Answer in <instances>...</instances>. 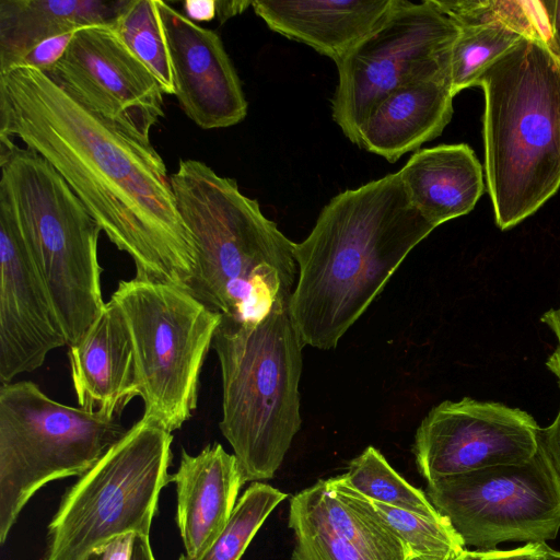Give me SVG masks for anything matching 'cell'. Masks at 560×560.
Instances as JSON below:
<instances>
[{
  "mask_svg": "<svg viewBox=\"0 0 560 560\" xmlns=\"http://www.w3.org/2000/svg\"><path fill=\"white\" fill-rule=\"evenodd\" d=\"M295 536L292 560H370L347 540L322 528L289 521Z\"/></svg>",
  "mask_w": 560,
  "mask_h": 560,
  "instance_id": "obj_28",
  "label": "cell"
},
{
  "mask_svg": "<svg viewBox=\"0 0 560 560\" xmlns=\"http://www.w3.org/2000/svg\"><path fill=\"white\" fill-rule=\"evenodd\" d=\"M434 229L398 172L331 198L293 246L299 276L289 311L303 345L334 349Z\"/></svg>",
  "mask_w": 560,
  "mask_h": 560,
  "instance_id": "obj_2",
  "label": "cell"
},
{
  "mask_svg": "<svg viewBox=\"0 0 560 560\" xmlns=\"http://www.w3.org/2000/svg\"><path fill=\"white\" fill-rule=\"evenodd\" d=\"M110 299L127 324L143 416L173 432L197 407L200 372L223 315L172 283L135 277Z\"/></svg>",
  "mask_w": 560,
  "mask_h": 560,
  "instance_id": "obj_9",
  "label": "cell"
},
{
  "mask_svg": "<svg viewBox=\"0 0 560 560\" xmlns=\"http://www.w3.org/2000/svg\"><path fill=\"white\" fill-rule=\"evenodd\" d=\"M128 0H0V74L44 40L90 25H112Z\"/></svg>",
  "mask_w": 560,
  "mask_h": 560,
  "instance_id": "obj_23",
  "label": "cell"
},
{
  "mask_svg": "<svg viewBox=\"0 0 560 560\" xmlns=\"http://www.w3.org/2000/svg\"><path fill=\"white\" fill-rule=\"evenodd\" d=\"M546 542H528L513 549H465L458 560H536L542 552Z\"/></svg>",
  "mask_w": 560,
  "mask_h": 560,
  "instance_id": "obj_30",
  "label": "cell"
},
{
  "mask_svg": "<svg viewBox=\"0 0 560 560\" xmlns=\"http://www.w3.org/2000/svg\"><path fill=\"white\" fill-rule=\"evenodd\" d=\"M427 495L465 547L540 544L555 539L560 530V477L540 445L526 462L430 482Z\"/></svg>",
  "mask_w": 560,
  "mask_h": 560,
  "instance_id": "obj_11",
  "label": "cell"
},
{
  "mask_svg": "<svg viewBox=\"0 0 560 560\" xmlns=\"http://www.w3.org/2000/svg\"><path fill=\"white\" fill-rule=\"evenodd\" d=\"M539 427L527 412L465 397L433 407L415 435L412 452L428 483L499 465L530 459Z\"/></svg>",
  "mask_w": 560,
  "mask_h": 560,
  "instance_id": "obj_13",
  "label": "cell"
},
{
  "mask_svg": "<svg viewBox=\"0 0 560 560\" xmlns=\"http://www.w3.org/2000/svg\"><path fill=\"white\" fill-rule=\"evenodd\" d=\"M128 560H155L149 536L135 535Z\"/></svg>",
  "mask_w": 560,
  "mask_h": 560,
  "instance_id": "obj_36",
  "label": "cell"
},
{
  "mask_svg": "<svg viewBox=\"0 0 560 560\" xmlns=\"http://www.w3.org/2000/svg\"><path fill=\"white\" fill-rule=\"evenodd\" d=\"M405 560H442V559L424 557V556L409 555V556H407V558ZM448 560H458V557H456L454 559H448Z\"/></svg>",
  "mask_w": 560,
  "mask_h": 560,
  "instance_id": "obj_38",
  "label": "cell"
},
{
  "mask_svg": "<svg viewBox=\"0 0 560 560\" xmlns=\"http://www.w3.org/2000/svg\"><path fill=\"white\" fill-rule=\"evenodd\" d=\"M398 173L411 203L435 228L470 212L485 190L481 165L465 143L418 150Z\"/></svg>",
  "mask_w": 560,
  "mask_h": 560,
  "instance_id": "obj_22",
  "label": "cell"
},
{
  "mask_svg": "<svg viewBox=\"0 0 560 560\" xmlns=\"http://www.w3.org/2000/svg\"><path fill=\"white\" fill-rule=\"evenodd\" d=\"M453 98L443 80H422L393 91L362 124L358 147L390 163L417 152L451 121Z\"/></svg>",
  "mask_w": 560,
  "mask_h": 560,
  "instance_id": "obj_20",
  "label": "cell"
},
{
  "mask_svg": "<svg viewBox=\"0 0 560 560\" xmlns=\"http://www.w3.org/2000/svg\"><path fill=\"white\" fill-rule=\"evenodd\" d=\"M46 73L92 113L151 143L150 132L164 117V93L110 25L77 30Z\"/></svg>",
  "mask_w": 560,
  "mask_h": 560,
  "instance_id": "obj_12",
  "label": "cell"
},
{
  "mask_svg": "<svg viewBox=\"0 0 560 560\" xmlns=\"http://www.w3.org/2000/svg\"><path fill=\"white\" fill-rule=\"evenodd\" d=\"M536 560H560V551L551 549L547 544H545L542 552Z\"/></svg>",
  "mask_w": 560,
  "mask_h": 560,
  "instance_id": "obj_37",
  "label": "cell"
},
{
  "mask_svg": "<svg viewBox=\"0 0 560 560\" xmlns=\"http://www.w3.org/2000/svg\"><path fill=\"white\" fill-rule=\"evenodd\" d=\"M158 1L168 49L174 95L185 115L205 130L243 121L247 101L220 35Z\"/></svg>",
  "mask_w": 560,
  "mask_h": 560,
  "instance_id": "obj_15",
  "label": "cell"
},
{
  "mask_svg": "<svg viewBox=\"0 0 560 560\" xmlns=\"http://www.w3.org/2000/svg\"><path fill=\"white\" fill-rule=\"evenodd\" d=\"M0 196L15 217L45 282L68 347L105 306L97 244L102 229L60 174L16 144L0 156Z\"/></svg>",
  "mask_w": 560,
  "mask_h": 560,
  "instance_id": "obj_6",
  "label": "cell"
},
{
  "mask_svg": "<svg viewBox=\"0 0 560 560\" xmlns=\"http://www.w3.org/2000/svg\"><path fill=\"white\" fill-rule=\"evenodd\" d=\"M127 431L119 416L60 404L33 382L0 384V542L43 486L82 476Z\"/></svg>",
  "mask_w": 560,
  "mask_h": 560,
  "instance_id": "obj_8",
  "label": "cell"
},
{
  "mask_svg": "<svg viewBox=\"0 0 560 560\" xmlns=\"http://www.w3.org/2000/svg\"><path fill=\"white\" fill-rule=\"evenodd\" d=\"M398 3L399 0H255L252 7L271 31L338 63Z\"/></svg>",
  "mask_w": 560,
  "mask_h": 560,
  "instance_id": "obj_19",
  "label": "cell"
},
{
  "mask_svg": "<svg viewBox=\"0 0 560 560\" xmlns=\"http://www.w3.org/2000/svg\"><path fill=\"white\" fill-rule=\"evenodd\" d=\"M289 521L336 535L370 560H405L408 551L372 502L352 489L342 475L318 480L290 500Z\"/></svg>",
  "mask_w": 560,
  "mask_h": 560,
  "instance_id": "obj_21",
  "label": "cell"
},
{
  "mask_svg": "<svg viewBox=\"0 0 560 560\" xmlns=\"http://www.w3.org/2000/svg\"><path fill=\"white\" fill-rule=\"evenodd\" d=\"M538 441L560 477V409L550 425L539 429Z\"/></svg>",
  "mask_w": 560,
  "mask_h": 560,
  "instance_id": "obj_32",
  "label": "cell"
},
{
  "mask_svg": "<svg viewBox=\"0 0 560 560\" xmlns=\"http://www.w3.org/2000/svg\"><path fill=\"white\" fill-rule=\"evenodd\" d=\"M342 477L352 489L371 501L432 518L443 516L427 493L404 479L374 446H368L354 457Z\"/></svg>",
  "mask_w": 560,
  "mask_h": 560,
  "instance_id": "obj_24",
  "label": "cell"
},
{
  "mask_svg": "<svg viewBox=\"0 0 560 560\" xmlns=\"http://www.w3.org/2000/svg\"><path fill=\"white\" fill-rule=\"evenodd\" d=\"M253 1H225L217 0V18L220 23H224L229 19L242 13Z\"/></svg>",
  "mask_w": 560,
  "mask_h": 560,
  "instance_id": "obj_35",
  "label": "cell"
},
{
  "mask_svg": "<svg viewBox=\"0 0 560 560\" xmlns=\"http://www.w3.org/2000/svg\"><path fill=\"white\" fill-rule=\"evenodd\" d=\"M371 502L378 515L404 542L408 556L448 560L458 557L466 549L445 516L432 518L380 502Z\"/></svg>",
  "mask_w": 560,
  "mask_h": 560,
  "instance_id": "obj_27",
  "label": "cell"
},
{
  "mask_svg": "<svg viewBox=\"0 0 560 560\" xmlns=\"http://www.w3.org/2000/svg\"><path fill=\"white\" fill-rule=\"evenodd\" d=\"M178 212L197 266L187 290L223 317L257 322L289 300L299 276L294 243L264 215L234 178L198 160H179L171 174Z\"/></svg>",
  "mask_w": 560,
  "mask_h": 560,
  "instance_id": "obj_3",
  "label": "cell"
},
{
  "mask_svg": "<svg viewBox=\"0 0 560 560\" xmlns=\"http://www.w3.org/2000/svg\"><path fill=\"white\" fill-rule=\"evenodd\" d=\"M185 16L192 22H209L217 18V0H186Z\"/></svg>",
  "mask_w": 560,
  "mask_h": 560,
  "instance_id": "obj_34",
  "label": "cell"
},
{
  "mask_svg": "<svg viewBox=\"0 0 560 560\" xmlns=\"http://www.w3.org/2000/svg\"><path fill=\"white\" fill-rule=\"evenodd\" d=\"M459 28L452 47L448 84L453 95L476 86L485 70L523 37L541 39L536 1L432 0Z\"/></svg>",
  "mask_w": 560,
  "mask_h": 560,
  "instance_id": "obj_16",
  "label": "cell"
},
{
  "mask_svg": "<svg viewBox=\"0 0 560 560\" xmlns=\"http://www.w3.org/2000/svg\"><path fill=\"white\" fill-rule=\"evenodd\" d=\"M172 432L143 416L61 499L45 560H96L118 538L149 536L171 481Z\"/></svg>",
  "mask_w": 560,
  "mask_h": 560,
  "instance_id": "obj_7",
  "label": "cell"
},
{
  "mask_svg": "<svg viewBox=\"0 0 560 560\" xmlns=\"http://www.w3.org/2000/svg\"><path fill=\"white\" fill-rule=\"evenodd\" d=\"M545 25L544 43L560 59V0L539 1Z\"/></svg>",
  "mask_w": 560,
  "mask_h": 560,
  "instance_id": "obj_31",
  "label": "cell"
},
{
  "mask_svg": "<svg viewBox=\"0 0 560 560\" xmlns=\"http://www.w3.org/2000/svg\"><path fill=\"white\" fill-rule=\"evenodd\" d=\"M557 338V347L546 361L547 368L557 376H560V306L547 311L540 318Z\"/></svg>",
  "mask_w": 560,
  "mask_h": 560,
  "instance_id": "obj_33",
  "label": "cell"
},
{
  "mask_svg": "<svg viewBox=\"0 0 560 560\" xmlns=\"http://www.w3.org/2000/svg\"><path fill=\"white\" fill-rule=\"evenodd\" d=\"M73 34L74 32H70L44 40L33 48L18 67H28L45 72L50 70L65 55Z\"/></svg>",
  "mask_w": 560,
  "mask_h": 560,
  "instance_id": "obj_29",
  "label": "cell"
},
{
  "mask_svg": "<svg viewBox=\"0 0 560 560\" xmlns=\"http://www.w3.org/2000/svg\"><path fill=\"white\" fill-rule=\"evenodd\" d=\"M68 346L45 282L0 196V384L40 368Z\"/></svg>",
  "mask_w": 560,
  "mask_h": 560,
  "instance_id": "obj_14",
  "label": "cell"
},
{
  "mask_svg": "<svg viewBox=\"0 0 560 560\" xmlns=\"http://www.w3.org/2000/svg\"><path fill=\"white\" fill-rule=\"evenodd\" d=\"M177 492V525L185 555H202L226 526L245 483L238 462L221 444L199 454L182 450L177 471L171 476Z\"/></svg>",
  "mask_w": 560,
  "mask_h": 560,
  "instance_id": "obj_18",
  "label": "cell"
},
{
  "mask_svg": "<svg viewBox=\"0 0 560 560\" xmlns=\"http://www.w3.org/2000/svg\"><path fill=\"white\" fill-rule=\"evenodd\" d=\"M68 357L80 407L115 417L140 396L130 334L112 299L84 336L69 347Z\"/></svg>",
  "mask_w": 560,
  "mask_h": 560,
  "instance_id": "obj_17",
  "label": "cell"
},
{
  "mask_svg": "<svg viewBox=\"0 0 560 560\" xmlns=\"http://www.w3.org/2000/svg\"><path fill=\"white\" fill-rule=\"evenodd\" d=\"M20 139L66 180L136 277L187 289L192 236L161 155L92 113L44 71L0 74V139Z\"/></svg>",
  "mask_w": 560,
  "mask_h": 560,
  "instance_id": "obj_1",
  "label": "cell"
},
{
  "mask_svg": "<svg viewBox=\"0 0 560 560\" xmlns=\"http://www.w3.org/2000/svg\"><path fill=\"white\" fill-rule=\"evenodd\" d=\"M289 300L257 322L223 317L212 342L222 380L220 430L245 482L271 479L299 432L303 342Z\"/></svg>",
  "mask_w": 560,
  "mask_h": 560,
  "instance_id": "obj_5",
  "label": "cell"
},
{
  "mask_svg": "<svg viewBox=\"0 0 560 560\" xmlns=\"http://www.w3.org/2000/svg\"><path fill=\"white\" fill-rule=\"evenodd\" d=\"M458 26L432 2L399 0L389 16L338 63L334 121L359 144V130L393 91L422 80L448 83ZM450 85V84H448Z\"/></svg>",
  "mask_w": 560,
  "mask_h": 560,
  "instance_id": "obj_10",
  "label": "cell"
},
{
  "mask_svg": "<svg viewBox=\"0 0 560 560\" xmlns=\"http://www.w3.org/2000/svg\"><path fill=\"white\" fill-rule=\"evenodd\" d=\"M287 493L264 482H253L237 500L231 517L214 542L199 557L178 560H240L270 513Z\"/></svg>",
  "mask_w": 560,
  "mask_h": 560,
  "instance_id": "obj_26",
  "label": "cell"
},
{
  "mask_svg": "<svg viewBox=\"0 0 560 560\" xmlns=\"http://www.w3.org/2000/svg\"><path fill=\"white\" fill-rule=\"evenodd\" d=\"M110 26L154 75L163 93L174 95L171 60L158 1L128 0Z\"/></svg>",
  "mask_w": 560,
  "mask_h": 560,
  "instance_id": "obj_25",
  "label": "cell"
},
{
  "mask_svg": "<svg viewBox=\"0 0 560 560\" xmlns=\"http://www.w3.org/2000/svg\"><path fill=\"white\" fill-rule=\"evenodd\" d=\"M485 164L497 225L508 230L560 188V59L538 37H523L488 67Z\"/></svg>",
  "mask_w": 560,
  "mask_h": 560,
  "instance_id": "obj_4",
  "label": "cell"
}]
</instances>
